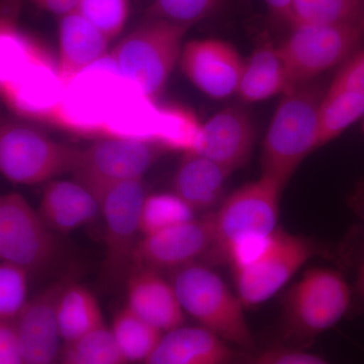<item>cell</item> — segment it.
<instances>
[{
  "instance_id": "cell-1",
  "label": "cell",
  "mask_w": 364,
  "mask_h": 364,
  "mask_svg": "<svg viewBox=\"0 0 364 364\" xmlns=\"http://www.w3.org/2000/svg\"><path fill=\"white\" fill-rule=\"evenodd\" d=\"M20 0H0V100L16 116L52 124L63 98L57 61L21 26Z\"/></svg>"
},
{
  "instance_id": "cell-2",
  "label": "cell",
  "mask_w": 364,
  "mask_h": 364,
  "mask_svg": "<svg viewBox=\"0 0 364 364\" xmlns=\"http://www.w3.org/2000/svg\"><path fill=\"white\" fill-rule=\"evenodd\" d=\"M323 95L308 83L282 95L262 150L261 177L284 191L299 165L318 149V109Z\"/></svg>"
},
{
  "instance_id": "cell-3",
  "label": "cell",
  "mask_w": 364,
  "mask_h": 364,
  "mask_svg": "<svg viewBox=\"0 0 364 364\" xmlns=\"http://www.w3.org/2000/svg\"><path fill=\"white\" fill-rule=\"evenodd\" d=\"M354 296L353 289L340 270H306L287 294L282 324L287 346H306L338 324L350 312Z\"/></svg>"
},
{
  "instance_id": "cell-4",
  "label": "cell",
  "mask_w": 364,
  "mask_h": 364,
  "mask_svg": "<svg viewBox=\"0 0 364 364\" xmlns=\"http://www.w3.org/2000/svg\"><path fill=\"white\" fill-rule=\"evenodd\" d=\"M184 313L228 344L241 350L255 349V340L243 305L220 275L198 263L179 268L171 282Z\"/></svg>"
},
{
  "instance_id": "cell-5",
  "label": "cell",
  "mask_w": 364,
  "mask_h": 364,
  "mask_svg": "<svg viewBox=\"0 0 364 364\" xmlns=\"http://www.w3.org/2000/svg\"><path fill=\"white\" fill-rule=\"evenodd\" d=\"M191 26L147 18L119 41L109 56L127 80L145 97L156 100L179 62L182 41Z\"/></svg>"
},
{
  "instance_id": "cell-6",
  "label": "cell",
  "mask_w": 364,
  "mask_h": 364,
  "mask_svg": "<svg viewBox=\"0 0 364 364\" xmlns=\"http://www.w3.org/2000/svg\"><path fill=\"white\" fill-rule=\"evenodd\" d=\"M130 83L107 53L69 83L52 124L79 135L102 136L107 117Z\"/></svg>"
},
{
  "instance_id": "cell-7",
  "label": "cell",
  "mask_w": 364,
  "mask_h": 364,
  "mask_svg": "<svg viewBox=\"0 0 364 364\" xmlns=\"http://www.w3.org/2000/svg\"><path fill=\"white\" fill-rule=\"evenodd\" d=\"M80 153L28 124L0 126V173L14 183L33 186L74 172Z\"/></svg>"
},
{
  "instance_id": "cell-8",
  "label": "cell",
  "mask_w": 364,
  "mask_h": 364,
  "mask_svg": "<svg viewBox=\"0 0 364 364\" xmlns=\"http://www.w3.org/2000/svg\"><path fill=\"white\" fill-rule=\"evenodd\" d=\"M282 189L260 176L231 193L213 213L214 244L210 255L224 261L229 249L250 239L263 238L277 229Z\"/></svg>"
},
{
  "instance_id": "cell-9",
  "label": "cell",
  "mask_w": 364,
  "mask_h": 364,
  "mask_svg": "<svg viewBox=\"0 0 364 364\" xmlns=\"http://www.w3.org/2000/svg\"><path fill=\"white\" fill-rule=\"evenodd\" d=\"M364 23H301L279 46L291 85L306 83L343 64L359 48Z\"/></svg>"
},
{
  "instance_id": "cell-10",
  "label": "cell",
  "mask_w": 364,
  "mask_h": 364,
  "mask_svg": "<svg viewBox=\"0 0 364 364\" xmlns=\"http://www.w3.org/2000/svg\"><path fill=\"white\" fill-rule=\"evenodd\" d=\"M321 251L313 239L277 229L255 260L233 272L237 294L243 305L267 301Z\"/></svg>"
},
{
  "instance_id": "cell-11",
  "label": "cell",
  "mask_w": 364,
  "mask_h": 364,
  "mask_svg": "<svg viewBox=\"0 0 364 364\" xmlns=\"http://www.w3.org/2000/svg\"><path fill=\"white\" fill-rule=\"evenodd\" d=\"M143 179L109 184L95 193L105 219V272L119 279L133 267L144 202L147 198Z\"/></svg>"
},
{
  "instance_id": "cell-12",
  "label": "cell",
  "mask_w": 364,
  "mask_h": 364,
  "mask_svg": "<svg viewBox=\"0 0 364 364\" xmlns=\"http://www.w3.org/2000/svg\"><path fill=\"white\" fill-rule=\"evenodd\" d=\"M168 150L156 142L104 139L81 150L76 178L95 196L116 182L143 179L144 174Z\"/></svg>"
},
{
  "instance_id": "cell-13",
  "label": "cell",
  "mask_w": 364,
  "mask_h": 364,
  "mask_svg": "<svg viewBox=\"0 0 364 364\" xmlns=\"http://www.w3.org/2000/svg\"><path fill=\"white\" fill-rule=\"evenodd\" d=\"M54 253V237L39 212L20 193L0 196V262L31 273L45 267Z\"/></svg>"
},
{
  "instance_id": "cell-14",
  "label": "cell",
  "mask_w": 364,
  "mask_h": 364,
  "mask_svg": "<svg viewBox=\"0 0 364 364\" xmlns=\"http://www.w3.org/2000/svg\"><path fill=\"white\" fill-rule=\"evenodd\" d=\"M214 244L213 214L146 235L136 244L134 269L176 270L210 255Z\"/></svg>"
},
{
  "instance_id": "cell-15",
  "label": "cell",
  "mask_w": 364,
  "mask_h": 364,
  "mask_svg": "<svg viewBox=\"0 0 364 364\" xmlns=\"http://www.w3.org/2000/svg\"><path fill=\"white\" fill-rule=\"evenodd\" d=\"M179 64L198 90L208 97L223 100L237 93L244 61L233 45L210 38L186 43Z\"/></svg>"
},
{
  "instance_id": "cell-16",
  "label": "cell",
  "mask_w": 364,
  "mask_h": 364,
  "mask_svg": "<svg viewBox=\"0 0 364 364\" xmlns=\"http://www.w3.org/2000/svg\"><path fill=\"white\" fill-rule=\"evenodd\" d=\"M66 282H56L28 299L16 320L21 364H59L61 356L57 301Z\"/></svg>"
},
{
  "instance_id": "cell-17",
  "label": "cell",
  "mask_w": 364,
  "mask_h": 364,
  "mask_svg": "<svg viewBox=\"0 0 364 364\" xmlns=\"http://www.w3.org/2000/svg\"><path fill=\"white\" fill-rule=\"evenodd\" d=\"M254 139L253 124L248 114L238 107H228L202 124L193 151L232 173L248 161Z\"/></svg>"
},
{
  "instance_id": "cell-18",
  "label": "cell",
  "mask_w": 364,
  "mask_h": 364,
  "mask_svg": "<svg viewBox=\"0 0 364 364\" xmlns=\"http://www.w3.org/2000/svg\"><path fill=\"white\" fill-rule=\"evenodd\" d=\"M127 306L163 333L184 323L186 313L176 289L156 270L133 269L127 284Z\"/></svg>"
},
{
  "instance_id": "cell-19",
  "label": "cell",
  "mask_w": 364,
  "mask_h": 364,
  "mask_svg": "<svg viewBox=\"0 0 364 364\" xmlns=\"http://www.w3.org/2000/svg\"><path fill=\"white\" fill-rule=\"evenodd\" d=\"M239 351L200 326L164 332L143 364H230Z\"/></svg>"
},
{
  "instance_id": "cell-20",
  "label": "cell",
  "mask_w": 364,
  "mask_h": 364,
  "mask_svg": "<svg viewBox=\"0 0 364 364\" xmlns=\"http://www.w3.org/2000/svg\"><path fill=\"white\" fill-rule=\"evenodd\" d=\"M111 40L74 11L61 16L57 68L64 88L107 54Z\"/></svg>"
},
{
  "instance_id": "cell-21",
  "label": "cell",
  "mask_w": 364,
  "mask_h": 364,
  "mask_svg": "<svg viewBox=\"0 0 364 364\" xmlns=\"http://www.w3.org/2000/svg\"><path fill=\"white\" fill-rule=\"evenodd\" d=\"M38 212L49 229L71 232L93 221L100 207L79 182L55 181L45 186Z\"/></svg>"
},
{
  "instance_id": "cell-22",
  "label": "cell",
  "mask_w": 364,
  "mask_h": 364,
  "mask_svg": "<svg viewBox=\"0 0 364 364\" xmlns=\"http://www.w3.org/2000/svg\"><path fill=\"white\" fill-rule=\"evenodd\" d=\"M231 172L195 151L183 152L173 178V191L193 210L214 205Z\"/></svg>"
},
{
  "instance_id": "cell-23",
  "label": "cell",
  "mask_w": 364,
  "mask_h": 364,
  "mask_svg": "<svg viewBox=\"0 0 364 364\" xmlns=\"http://www.w3.org/2000/svg\"><path fill=\"white\" fill-rule=\"evenodd\" d=\"M293 87L279 47L264 44L244 61L237 95L245 102H258L284 95Z\"/></svg>"
},
{
  "instance_id": "cell-24",
  "label": "cell",
  "mask_w": 364,
  "mask_h": 364,
  "mask_svg": "<svg viewBox=\"0 0 364 364\" xmlns=\"http://www.w3.org/2000/svg\"><path fill=\"white\" fill-rule=\"evenodd\" d=\"M56 322L65 344L105 325L95 296L85 287L72 282H66L57 301Z\"/></svg>"
},
{
  "instance_id": "cell-25",
  "label": "cell",
  "mask_w": 364,
  "mask_h": 364,
  "mask_svg": "<svg viewBox=\"0 0 364 364\" xmlns=\"http://www.w3.org/2000/svg\"><path fill=\"white\" fill-rule=\"evenodd\" d=\"M109 329L127 363H143L154 350L163 334L127 306L114 315Z\"/></svg>"
},
{
  "instance_id": "cell-26",
  "label": "cell",
  "mask_w": 364,
  "mask_h": 364,
  "mask_svg": "<svg viewBox=\"0 0 364 364\" xmlns=\"http://www.w3.org/2000/svg\"><path fill=\"white\" fill-rule=\"evenodd\" d=\"M107 325L66 343L59 364H126Z\"/></svg>"
},
{
  "instance_id": "cell-27",
  "label": "cell",
  "mask_w": 364,
  "mask_h": 364,
  "mask_svg": "<svg viewBox=\"0 0 364 364\" xmlns=\"http://www.w3.org/2000/svg\"><path fill=\"white\" fill-rule=\"evenodd\" d=\"M293 26L364 23V0H293Z\"/></svg>"
},
{
  "instance_id": "cell-28",
  "label": "cell",
  "mask_w": 364,
  "mask_h": 364,
  "mask_svg": "<svg viewBox=\"0 0 364 364\" xmlns=\"http://www.w3.org/2000/svg\"><path fill=\"white\" fill-rule=\"evenodd\" d=\"M200 127L188 109L179 105H161L156 142L168 151H193L200 138Z\"/></svg>"
},
{
  "instance_id": "cell-29",
  "label": "cell",
  "mask_w": 364,
  "mask_h": 364,
  "mask_svg": "<svg viewBox=\"0 0 364 364\" xmlns=\"http://www.w3.org/2000/svg\"><path fill=\"white\" fill-rule=\"evenodd\" d=\"M195 219V210L176 193L147 196L140 220L142 236L183 224Z\"/></svg>"
},
{
  "instance_id": "cell-30",
  "label": "cell",
  "mask_w": 364,
  "mask_h": 364,
  "mask_svg": "<svg viewBox=\"0 0 364 364\" xmlns=\"http://www.w3.org/2000/svg\"><path fill=\"white\" fill-rule=\"evenodd\" d=\"M75 11L112 40L123 32L130 14V0H80Z\"/></svg>"
},
{
  "instance_id": "cell-31",
  "label": "cell",
  "mask_w": 364,
  "mask_h": 364,
  "mask_svg": "<svg viewBox=\"0 0 364 364\" xmlns=\"http://www.w3.org/2000/svg\"><path fill=\"white\" fill-rule=\"evenodd\" d=\"M28 273L0 262V322L16 321L28 304Z\"/></svg>"
},
{
  "instance_id": "cell-32",
  "label": "cell",
  "mask_w": 364,
  "mask_h": 364,
  "mask_svg": "<svg viewBox=\"0 0 364 364\" xmlns=\"http://www.w3.org/2000/svg\"><path fill=\"white\" fill-rule=\"evenodd\" d=\"M221 0H153L147 18H159L188 26L207 18Z\"/></svg>"
},
{
  "instance_id": "cell-33",
  "label": "cell",
  "mask_w": 364,
  "mask_h": 364,
  "mask_svg": "<svg viewBox=\"0 0 364 364\" xmlns=\"http://www.w3.org/2000/svg\"><path fill=\"white\" fill-rule=\"evenodd\" d=\"M329 90L349 91L364 97V46L342 64Z\"/></svg>"
},
{
  "instance_id": "cell-34",
  "label": "cell",
  "mask_w": 364,
  "mask_h": 364,
  "mask_svg": "<svg viewBox=\"0 0 364 364\" xmlns=\"http://www.w3.org/2000/svg\"><path fill=\"white\" fill-rule=\"evenodd\" d=\"M256 359L259 364H331L316 354L287 345L265 349Z\"/></svg>"
},
{
  "instance_id": "cell-35",
  "label": "cell",
  "mask_w": 364,
  "mask_h": 364,
  "mask_svg": "<svg viewBox=\"0 0 364 364\" xmlns=\"http://www.w3.org/2000/svg\"><path fill=\"white\" fill-rule=\"evenodd\" d=\"M0 364H21L16 321L0 322Z\"/></svg>"
},
{
  "instance_id": "cell-36",
  "label": "cell",
  "mask_w": 364,
  "mask_h": 364,
  "mask_svg": "<svg viewBox=\"0 0 364 364\" xmlns=\"http://www.w3.org/2000/svg\"><path fill=\"white\" fill-rule=\"evenodd\" d=\"M33 6L42 11L61 16L72 13L77 9L80 0H31Z\"/></svg>"
},
{
  "instance_id": "cell-37",
  "label": "cell",
  "mask_w": 364,
  "mask_h": 364,
  "mask_svg": "<svg viewBox=\"0 0 364 364\" xmlns=\"http://www.w3.org/2000/svg\"><path fill=\"white\" fill-rule=\"evenodd\" d=\"M270 13L282 21L293 26V0H264Z\"/></svg>"
},
{
  "instance_id": "cell-38",
  "label": "cell",
  "mask_w": 364,
  "mask_h": 364,
  "mask_svg": "<svg viewBox=\"0 0 364 364\" xmlns=\"http://www.w3.org/2000/svg\"><path fill=\"white\" fill-rule=\"evenodd\" d=\"M353 291L354 296L364 306V252L361 254L356 263L355 284H354Z\"/></svg>"
},
{
  "instance_id": "cell-39",
  "label": "cell",
  "mask_w": 364,
  "mask_h": 364,
  "mask_svg": "<svg viewBox=\"0 0 364 364\" xmlns=\"http://www.w3.org/2000/svg\"><path fill=\"white\" fill-rule=\"evenodd\" d=\"M354 208L358 210L359 215L364 220V182L359 186L353 198Z\"/></svg>"
},
{
  "instance_id": "cell-40",
  "label": "cell",
  "mask_w": 364,
  "mask_h": 364,
  "mask_svg": "<svg viewBox=\"0 0 364 364\" xmlns=\"http://www.w3.org/2000/svg\"><path fill=\"white\" fill-rule=\"evenodd\" d=\"M230 364H259L256 356L252 355L250 352L239 351L236 358Z\"/></svg>"
},
{
  "instance_id": "cell-41",
  "label": "cell",
  "mask_w": 364,
  "mask_h": 364,
  "mask_svg": "<svg viewBox=\"0 0 364 364\" xmlns=\"http://www.w3.org/2000/svg\"><path fill=\"white\" fill-rule=\"evenodd\" d=\"M363 131H364V122H363Z\"/></svg>"
}]
</instances>
